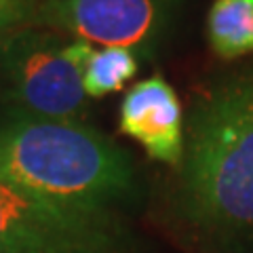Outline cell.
<instances>
[{
  "instance_id": "obj_8",
  "label": "cell",
  "mask_w": 253,
  "mask_h": 253,
  "mask_svg": "<svg viewBox=\"0 0 253 253\" xmlns=\"http://www.w3.org/2000/svg\"><path fill=\"white\" fill-rule=\"evenodd\" d=\"M139 55L126 46H101L83 70V89L86 97H108L118 93L137 74Z\"/></svg>"
},
{
  "instance_id": "obj_3",
  "label": "cell",
  "mask_w": 253,
  "mask_h": 253,
  "mask_svg": "<svg viewBox=\"0 0 253 253\" xmlns=\"http://www.w3.org/2000/svg\"><path fill=\"white\" fill-rule=\"evenodd\" d=\"M112 211L61 205L0 179V253H135Z\"/></svg>"
},
{
  "instance_id": "obj_5",
  "label": "cell",
  "mask_w": 253,
  "mask_h": 253,
  "mask_svg": "<svg viewBox=\"0 0 253 253\" xmlns=\"http://www.w3.org/2000/svg\"><path fill=\"white\" fill-rule=\"evenodd\" d=\"M34 23L74 41L152 55L169 26V0H42Z\"/></svg>"
},
{
  "instance_id": "obj_7",
  "label": "cell",
  "mask_w": 253,
  "mask_h": 253,
  "mask_svg": "<svg viewBox=\"0 0 253 253\" xmlns=\"http://www.w3.org/2000/svg\"><path fill=\"white\" fill-rule=\"evenodd\" d=\"M207 41L219 59L253 53V0H215L207 15Z\"/></svg>"
},
{
  "instance_id": "obj_4",
  "label": "cell",
  "mask_w": 253,
  "mask_h": 253,
  "mask_svg": "<svg viewBox=\"0 0 253 253\" xmlns=\"http://www.w3.org/2000/svg\"><path fill=\"white\" fill-rule=\"evenodd\" d=\"M0 97L26 114L76 121L86 95L59 32L32 26L0 38Z\"/></svg>"
},
{
  "instance_id": "obj_10",
  "label": "cell",
  "mask_w": 253,
  "mask_h": 253,
  "mask_svg": "<svg viewBox=\"0 0 253 253\" xmlns=\"http://www.w3.org/2000/svg\"><path fill=\"white\" fill-rule=\"evenodd\" d=\"M205 253H228V251H205Z\"/></svg>"
},
{
  "instance_id": "obj_1",
  "label": "cell",
  "mask_w": 253,
  "mask_h": 253,
  "mask_svg": "<svg viewBox=\"0 0 253 253\" xmlns=\"http://www.w3.org/2000/svg\"><path fill=\"white\" fill-rule=\"evenodd\" d=\"M181 161L184 217L217 239L253 241V68L194 101Z\"/></svg>"
},
{
  "instance_id": "obj_6",
  "label": "cell",
  "mask_w": 253,
  "mask_h": 253,
  "mask_svg": "<svg viewBox=\"0 0 253 253\" xmlns=\"http://www.w3.org/2000/svg\"><path fill=\"white\" fill-rule=\"evenodd\" d=\"M118 125L152 161L177 167L184 158L186 129L179 95L163 76H150L125 93Z\"/></svg>"
},
{
  "instance_id": "obj_2",
  "label": "cell",
  "mask_w": 253,
  "mask_h": 253,
  "mask_svg": "<svg viewBox=\"0 0 253 253\" xmlns=\"http://www.w3.org/2000/svg\"><path fill=\"white\" fill-rule=\"evenodd\" d=\"M0 179L70 207L110 211L133 194L135 167L83 123L11 110L0 118Z\"/></svg>"
},
{
  "instance_id": "obj_9",
  "label": "cell",
  "mask_w": 253,
  "mask_h": 253,
  "mask_svg": "<svg viewBox=\"0 0 253 253\" xmlns=\"http://www.w3.org/2000/svg\"><path fill=\"white\" fill-rule=\"evenodd\" d=\"M42 0H0V38L34 21Z\"/></svg>"
}]
</instances>
